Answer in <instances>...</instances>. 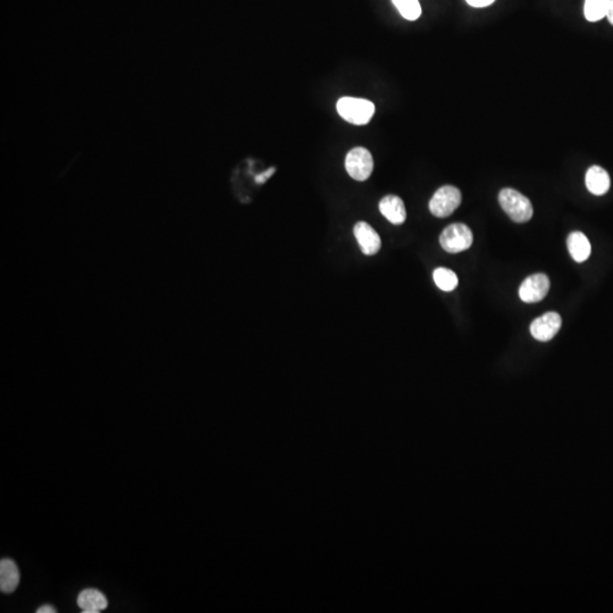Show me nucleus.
Masks as SVG:
<instances>
[{
  "mask_svg": "<svg viewBox=\"0 0 613 613\" xmlns=\"http://www.w3.org/2000/svg\"><path fill=\"white\" fill-rule=\"evenodd\" d=\"M611 0H585L584 15L588 22H599L607 16Z\"/></svg>",
  "mask_w": 613,
  "mask_h": 613,
  "instance_id": "obj_14",
  "label": "nucleus"
},
{
  "mask_svg": "<svg viewBox=\"0 0 613 613\" xmlns=\"http://www.w3.org/2000/svg\"><path fill=\"white\" fill-rule=\"evenodd\" d=\"M38 613H55L56 610L54 609V607L51 605H43V607L39 608L38 610H36Z\"/></svg>",
  "mask_w": 613,
  "mask_h": 613,
  "instance_id": "obj_18",
  "label": "nucleus"
},
{
  "mask_svg": "<svg viewBox=\"0 0 613 613\" xmlns=\"http://www.w3.org/2000/svg\"><path fill=\"white\" fill-rule=\"evenodd\" d=\"M562 319L557 312H546L531 324V333L537 341L548 342L560 331Z\"/></svg>",
  "mask_w": 613,
  "mask_h": 613,
  "instance_id": "obj_7",
  "label": "nucleus"
},
{
  "mask_svg": "<svg viewBox=\"0 0 613 613\" xmlns=\"http://www.w3.org/2000/svg\"><path fill=\"white\" fill-rule=\"evenodd\" d=\"M20 570L12 559L0 561V590L3 593H13L20 584Z\"/></svg>",
  "mask_w": 613,
  "mask_h": 613,
  "instance_id": "obj_12",
  "label": "nucleus"
},
{
  "mask_svg": "<svg viewBox=\"0 0 613 613\" xmlns=\"http://www.w3.org/2000/svg\"><path fill=\"white\" fill-rule=\"evenodd\" d=\"M78 605L83 613H98L108 607V601L100 590L89 588L79 594Z\"/></svg>",
  "mask_w": 613,
  "mask_h": 613,
  "instance_id": "obj_11",
  "label": "nucleus"
},
{
  "mask_svg": "<svg viewBox=\"0 0 613 613\" xmlns=\"http://www.w3.org/2000/svg\"><path fill=\"white\" fill-rule=\"evenodd\" d=\"M354 233L364 255L374 256L380 251L382 241L378 232L369 224L366 222H358L354 225Z\"/></svg>",
  "mask_w": 613,
  "mask_h": 613,
  "instance_id": "obj_8",
  "label": "nucleus"
},
{
  "mask_svg": "<svg viewBox=\"0 0 613 613\" xmlns=\"http://www.w3.org/2000/svg\"><path fill=\"white\" fill-rule=\"evenodd\" d=\"M463 196L459 189L452 185L439 187L430 201V213L439 218L449 217L461 204Z\"/></svg>",
  "mask_w": 613,
  "mask_h": 613,
  "instance_id": "obj_4",
  "label": "nucleus"
},
{
  "mask_svg": "<svg viewBox=\"0 0 613 613\" xmlns=\"http://www.w3.org/2000/svg\"><path fill=\"white\" fill-rule=\"evenodd\" d=\"M498 201L502 209L505 210L516 223H526L533 217V206L527 197L515 189H503L498 194Z\"/></svg>",
  "mask_w": 613,
  "mask_h": 613,
  "instance_id": "obj_1",
  "label": "nucleus"
},
{
  "mask_svg": "<svg viewBox=\"0 0 613 613\" xmlns=\"http://www.w3.org/2000/svg\"><path fill=\"white\" fill-rule=\"evenodd\" d=\"M380 211L389 222L394 225H401L407 220V210L400 197L386 196L380 203Z\"/></svg>",
  "mask_w": 613,
  "mask_h": 613,
  "instance_id": "obj_9",
  "label": "nucleus"
},
{
  "mask_svg": "<svg viewBox=\"0 0 613 613\" xmlns=\"http://www.w3.org/2000/svg\"><path fill=\"white\" fill-rule=\"evenodd\" d=\"M567 246L570 256L576 263H584L590 258L592 246L587 236L581 232H572L567 239Z\"/></svg>",
  "mask_w": 613,
  "mask_h": 613,
  "instance_id": "obj_13",
  "label": "nucleus"
},
{
  "mask_svg": "<svg viewBox=\"0 0 613 613\" xmlns=\"http://www.w3.org/2000/svg\"><path fill=\"white\" fill-rule=\"evenodd\" d=\"M587 190L594 196H603L610 190L611 180L608 172L601 166L594 165L588 168L585 177Z\"/></svg>",
  "mask_w": 613,
  "mask_h": 613,
  "instance_id": "obj_10",
  "label": "nucleus"
},
{
  "mask_svg": "<svg viewBox=\"0 0 613 613\" xmlns=\"http://www.w3.org/2000/svg\"><path fill=\"white\" fill-rule=\"evenodd\" d=\"M338 115L351 124L365 125L374 116L375 105L367 99L343 97L336 104Z\"/></svg>",
  "mask_w": 613,
  "mask_h": 613,
  "instance_id": "obj_2",
  "label": "nucleus"
},
{
  "mask_svg": "<svg viewBox=\"0 0 613 613\" xmlns=\"http://www.w3.org/2000/svg\"><path fill=\"white\" fill-rule=\"evenodd\" d=\"M474 241L472 232L466 224H451L446 227L441 236L439 243L443 249L449 253H463L472 246Z\"/></svg>",
  "mask_w": 613,
  "mask_h": 613,
  "instance_id": "obj_3",
  "label": "nucleus"
},
{
  "mask_svg": "<svg viewBox=\"0 0 613 613\" xmlns=\"http://www.w3.org/2000/svg\"><path fill=\"white\" fill-rule=\"evenodd\" d=\"M434 282L439 286V289L446 292H451L458 286V276L456 273L451 269L439 268L435 269L433 273Z\"/></svg>",
  "mask_w": 613,
  "mask_h": 613,
  "instance_id": "obj_15",
  "label": "nucleus"
},
{
  "mask_svg": "<svg viewBox=\"0 0 613 613\" xmlns=\"http://www.w3.org/2000/svg\"><path fill=\"white\" fill-rule=\"evenodd\" d=\"M607 17L609 22L613 25V0H611L610 1V6H609V10H608Z\"/></svg>",
  "mask_w": 613,
  "mask_h": 613,
  "instance_id": "obj_19",
  "label": "nucleus"
},
{
  "mask_svg": "<svg viewBox=\"0 0 613 613\" xmlns=\"http://www.w3.org/2000/svg\"><path fill=\"white\" fill-rule=\"evenodd\" d=\"M550 279L545 274H534L522 282L519 289V297L527 303L540 302L548 294Z\"/></svg>",
  "mask_w": 613,
  "mask_h": 613,
  "instance_id": "obj_6",
  "label": "nucleus"
},
{
  "mask_svg": "<svg viewBox=\"0 0 613 613\" xmlns=\"http://www.w3.org/2000/svg\"><path fill=\"white\" fill-rule=\"evenodd\" d=\"M345 170L354 180L360 182L368 180L374 170L371 151L362 147L351 149L345 157Z\"/></svg>",
  "mask_w": 613,
  "mask_h": 613,
  "instance_id": "obj_5",
  "label": "nucleus"
},
{
  "mask_svg": "<svg viewBox=\"0 0 613 613\" xmlns=\"http://www.w3.org/2000/svg\"><path fill=\"white\" fill-rule=\"evenodd\" d=\"M468 5L470 6L476 7V8H483V7H487L489 5H492L496 0H466Z\"/></svg>",
  "mask_w": 613,
  "mask_h": 613,
  "instance_id": "obj_17",
  "label": "nucleus"
},
{
  "mask_svg": "<svg viewBox=\"0 0 613 613\" xmlns=\"http://www.w3.org/2000/svg\"><path fill=\"white\" fill-rule=\"evenodd\" d=\"M401 15L408 21H416L421 15V7L418 0H392Z\"/></svg>",
  "mask_w": 613,
  "mask_h": 613,
  "instance_id": "obj_16",
  "label": "nucleus"
}]
</instances>
